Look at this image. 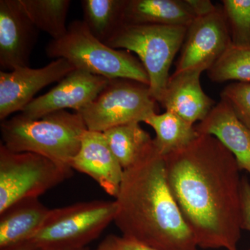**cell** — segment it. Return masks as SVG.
<instances>
[{"label": "cell", "instance_id": "obj_1", "mask_svg": "<svg viewBox=\"0 0 250 250\" xmlns=\"http://www.w3.org/2000/svg\"><path fill=\"white\" fill-rule=\"evenodd\" d=\"M164 161L169 187L198 248L238 250L242 178L233 154L214 136L199 134Z\"/></svg>", "mask_w": 250, "mask_h": 250}, {"label": "cell", "instance_id": "obj_2", "mask_svg": "<svg viewBox=\"0 0 250 250\" xmlns=\"http://www.w3.org/2000/svg\"><path fill=\"white\" fill-rule=\"evenodd\" d=\"M113 223L122 236L156 250H198L171 192L164 156L154 147L124 170Z\"/></svg>", "mask_w": 250, "mask_h": 250}, {"label": "cell", "instance_id": "obj_3", "mask_svg": "<svg viewBox=\"0 0 250 250\" xmlns=\"http://www.w3.org/2000/svg\"><path fill=\"white\" fill-rule=\"evenodd\" d=\"M1 143L14 152H32L70 166L87 130L79 113L60 111L39 119L22 114L1 121Z\"/></svg>", "mask_w": 250, "mask_h": 250}, {"label": "cell", "instance_id": "obj_4", "mask_svg": "<svg viewBox=\"0 0 250 250\" xmlns=\"http://www.w3.org/2000/svg\"><path fill=\"white\" fill-rule=\"evenodd\" d=\"M50 58L64 59L75 69L108 80L127 79L149 85L139 59L129 51L111 48L91 34L83 21H72L65 35L52 40L45 48Z\"/></svg>", "mask_w": 250, "mask_h": 250}, {"label": "cell", "instance_id": "obj_5", "mask_svg": "<svg viewBox=\"0 0 250 250\" xmlns=\"http://www.w3.org/2000/svg\"><path fill=\"white\" fill-rule=\"evenodd\" d=\"M187 31L188 27L181 26L124 24L105 44L137 54L149 77L150 93L160 104L171 65L182 49Z\"/></svg>", "mask_w": 250, "mask_h": 250}, {"label": "cell", "instance_id": "obj_6", "mask_svg": "<svg viewBox=\"0 0 250 250\" xmlns=\"http://www.w3.org/2000/svg\"><path fill=\"white\" fill-rule=\"evenodd\" d=\"M116 202H79L49 210L39 231L31 240L37 248H87L114 221Z\"/></svg>", "mask_w": 250, "mask_h": 250}, {"label": "cell", "instance_id": "obj_7", "mask_svg": "<svg viewBox=\"0 0 250 250\" xmlns=\"http://www.w3.org/2000/svg\"><path fill=\"white\" fill-rule=\"evenodd\" d=\"M70 166L32 152H14L0 144V213L16 202L39 198L70 178Z\"/></svg>", "mask_w": 250, "mask_h": 250}, {"label": "cell", "instance_id": "obj_8", "mask_svg": "<svg viewBox=\"0 0 250 250\" xmlns=\"http://www.w3.org/2000/svg\"><path fill=\"white\" fill-rule=\"evenodd\" d=\"M157 102L149 85L127 79L109 80L89 104L77 111L87 129L104 132L129 123H144L156 113Z\"/></svg>", "mask_w": 250, "mask_h": 250}, {"label": "cell", "instance_id": "obj_9", "mask_svg": "<svg viewBox=\"0 0 250 250\" xmlns=\"http://www.w3.org/2000/svg\"><path fill=\"white\" fill-rule=\"evenodd\" d=\"M231 45V35L222 7L195 18L188 28L174 72L207 71Z\"/></svg>", "mask_w": 250, "mask_h": 250}, {"label": "cell", "instance_id": "obj_10", "mask_svg": "<svg viewBox=\"0 0 250 250\" xmlns=\"http://www.w3.org/2000/svg\"><path fill=\"white\" fill-rule=\"evenodd\" d=\"M75 67L64 59H57L41 68L21 67L0 71V120L22 112L42 88L60 82Z\"/></svg>", "mask_w": 250, "mask_h": 250}, {"label": "cell", "instance_id": "obj_11", "mask_svg": "<svg viewBox=\"0 0 250 250\" xmlns=\"http://www.w3.org/2000/svg\"><path fill=\"white\" fill-rule=\"evenodd\" d=\"M109 80L75 69L47 93L34 98L21 114L29 119H39L67 108L80 111L97 98Z\"/></svg>", "mask_w": 250, "mask_h": 250}, {"label": "cell", "instance_id": "obj_12", "mask_svg": "<svg viewBox=\"0 0 250 250\" xmlns=\"http://www.w3.org/2000/svg\"><path fill=\"white\" fill-rule=\"evenodd\" d=\"M39 30L21 0L0 1V66L3 71L29 67Z\"/></svg>", "mask_w": 250, "mask_h": 250}, {"label": "cell", "instance_id": "obj_13", "mask_svg": "<svg viewBox=\"0 0 250 250\" xmlns=\"http://www.w3.org/2000/svg\"><path fill=\"white\" fill-rule=\"evenodd\" d=\"M70 167L89 176L106 193L116 198L124 169L112 152L103 132L85 130L80 151Z\"/></svg>", "mask_w": 250, "mask_h": 250}, {"label": "cell", "instance_id": "obj_14", "mask_svg": "<svg viewBox=\"0 0 250 250\" xmlns=\"http://www.w3.org/2000/svg\"><path fill=\"white\" fill-rule=\"evenodd\" d=\"M200 70L174 72L170 75L161 104L189 124L202 122L215 106L214 100L202 89Z\"/></svg>", "mask_w": 250, "mask_h": 250}, {"label": "cell", "instance_id": "obj_15", "mask_svg": "<svg viewBox=\"0 0 250 250\" xmlns=\"http://www.w3.org/2000/svg\"><path fill=\"white\" fill-rule=\"evenodd\" d=\"M200 134L214 136L234 156L240 170L250 175V129L220 100L203 121L195 126Z\"/></svg>", "mask_w": 250, "mask_h": 250}, {"label": "cell", "instance_id": "obj_16", "mask_svg": "<svg viewBox=\"0 0 250 250\" xmlns=\"http://www.w3.org/2000/svg\"><path fill=\"white\" fill-rule=\"evenodd\" d=\"M49 208L39 198L13 204L0 213V249L31 240L45 222Z\"/></svg>", "mask_w": 250, "mask_h": 250}, {"label": "cell", "instance_id": "obj_17", "mask_svg": "<svg viewBox=\"0 0 250 250\" xmlns=\"http://www.w3.org/2000/svg\"><path fill=\"white\" fill-rule=\"evenodd\" d=\"M195 18L186 0H126L123 23L188 28Z\"/></svg>", "mask_w": 250, "mask_h": 250}, {"label": "cell", "instance_id": "obj_18", "mask_svg": "<svg viewBox=\"0 0 250 250\" xmlns=\"http://www.w3.org/2000/svg\"><path fill=\"white\" fill-rule=\"evenodd\" d=\"M103 133L124 170L134 165L154 146V139L138 123L120 125Z\"/></svg>", "mask_w": 250, "mask_h": 250}, {"label": "cell", "instance_id": "obj_19", "mask_svg": "<svg viewBox=\"0 0 250 250\" xmlns=\"http://www.w3.org/2000/svg\"><path fill=\"white\" fill-rule=\"evenodd\" d=\"M144 123L155 131L154 144L164 156L186 147L199 136L194 125L173 112L154 113Z\"/></svg>", "mask_w": 250, "mask_h": 250}, {"label": "cell", "instance_id": "obj_20", "mask_svg": "<svg viewBox=\"0 0 250 250\" xmlns=\"http://www.w3.org/2000/svg\"><path fill=\"white\" fill-rule=\"evenodd\" d=\"M126 0H82L83 22L95 38L106 43L123 23Z\"/></svg>", "mask_w": 250, "mask_h": 250}, {"label": "cell", "instance_id": "obj_21", "mask_svg": "<svg viewBox=\"0 0 250 250\" xmlns=\"http://www.w3.org/2000/svg\"><path fill=\"white\" fill-rule=\"evenodd\" d=\"M24 11L39 31L58 40L67 31L66 19L70 0H21Z\"/></svg>", "mask_w": 250, "mask_h": 250}, {"label": "cell", "instance_id": "obj_22", "mask_svg": "<svg viewBox=\"0 0 250 250\" xmlns=\"http://www.w3.org/2000/svg\"><path fill=\"white\" fill-rule=\"evenodd\" d=\"M207 72L208 78L217 83L228 81L250 83V45L231 43Z\"/></svg>", "mask_w": 250, "mask_h": 250}, {"label": "cell", "instance_id": "obj_23", "mask_svg": "<svg viewBox=\"0 0 250 250\" xmlns=\"http://www.w3.org/2000/svg\"><path fill=\"white\" fill-rule=\"evenodd\" d=\"M222 4L231 43L250 45V0H223Z\"/></svg>", "mask_w": 250, "mask_h": 250}, {"label": "cell", "instance_id": "obj_24", "mask_svg": "<svg viewBox=\"0 0 250 250\" xmlns=\"http://www.w3.org/2000/svg\"><path fill=\"white\" fill-rule=\"evenodd\" d=\"M220 97L231 106L238 119L250 129V83L233 82L224 88Z\"/></svg>", "mask_w": 250, "mask_h": 250}, {"label": "cell", "instance_id": "obj_25", "mask_svg": "<svg viewBox=\"0 0 250 250\" xmlns=\"http://www.w3.org/2000/svg\"><path fill=\"white\" fill-rule=\"evenodd\" d=\"M95 250H156L131 238L110 234L105 237Z\"/></svg>", "mask_w": 250, "mask_h": 250}, {"label": "cell", "instance_id": "obj_26", "mask_svg": "<svg viewBox=\"0 0 250 250\" xmlns=\"http://www.w3.org/2000/svg\"><path fill=\"white\" fill-rule=\"evenodd\" d=\"M241 229L250 232V183L247 177L241 179Z\"/></svg>", "mask_w": 250, "mask_h": 250}, {"label": "cell", "instance_id": "obj_27", "mask_svg": "<svg viewBox=\"0 0 250 250\" xmlns=\"http://www.w3.org/2000/svg\"><path fill=\"white\" fill-rule=\"evenodd\" d=\"M186 1L196 18L212 14L218 8V6L213 4L210 0H186Z\"/></svg>", "mask_w": 250, "mask_h": 250}, {"label": "cell", "instance_id": "obj_28", "mask_svg": "<svg viewBox=\"0 0 250 250\" xmlns=\"http://www.w3.org/2000/svg\"><path fill=\"white\" fill-rule=\"evenodd\" d=\"M36 249H37V248L32 242L27 241L1 248L0 250H36Z\"/></svg>", "mask_w": 250, "mask_h": 250}, {"label": "cell", "instance_id": "obj_29", "mask_svg": "<svg viewBox=\"0 0 250 250\" xmlns=\"http://www.w3.org/2000/svg\"><path fill=\"white\" fill-rule=\"evenodd\" d=\"M36 250H90L88 248H80V249H55V248H37Z\"/></svg>", "mask_w": 250, "mask_h": 250}, {"label": "cell", "instance_id": "obj_30", "mask_svg": "<svg viewBox=\"0 0 250 250\" xmlns=\"http://www.w3.org/2000/svg\"></svg>", "mask_w": 250, "mask_h": 250}]
</instances>
